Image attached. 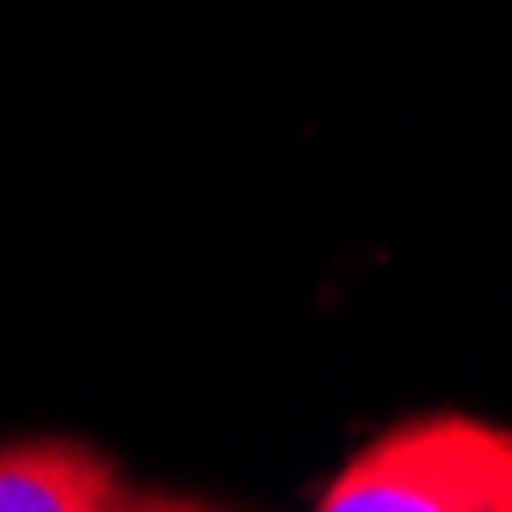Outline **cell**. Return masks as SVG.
Instances as JSON below:
<instances>
[{"label": "cell", "mask_w": 512, "mask_h": 512, "mask_svg": "<svg viewBox=\"0 0 512 512\" xmlns=\"http://www.w3.org/2000/svg\"><path fill=\"white\" fill-rule=\"evenodd\" d=\"M321 512H512V432L420 414L371 438L315 494Z\"/></svg>", "instance_id": "1"}, {"label": "cell", "mask_w": 512, "mask_h": 512, "mask_svg": "<svg viewBox=\"0 0 512 512\" xmlns=\"http://www.w3.org/2000/svg\"><path fill=\"white\" fill-rule=\"evenodd\" d=\"M136 506H192V500L130 488L124 469L81 438L0 445V512H136Z\"/></svg>", "instance_id": "2"}]
</instances>
